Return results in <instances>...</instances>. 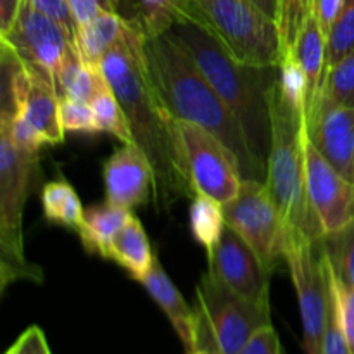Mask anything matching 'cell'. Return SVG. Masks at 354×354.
Listing matches in <instances>:
<instances>
[{
    "label": "cell",
    "mask_w": 354,
    "mask_h": 354,
    "mask_svg": "<svg viewBox=\"0 0 354 354\" xmlns=\"http://www.w3.org/2000/svg\"><path fill=\"white\" fill-rule=\"evenodd\" d=\"M322 254H324L325 275H327L328 283H330L332 287V292H334L335 301H337L342 328H344V334L346 339H348L351 354H354V287L346 283L342 279H339L337 273L332 268L330 261H328L327 254H325L324 248H322Z\"/></svg>",
    "instance_id": "32"
},
{
    "label": "cell",
    "mask_w": 354,
    "mask_h": 354,
    "mask_svg": "<svg viewBox=\"0 0 354 354\" xmlns=\"http://www.w3.org/2000/svg\"><path fill=\"white\" fill-rule=\"evenodd\" d=\"M131 216V209L109 201L86 207L83 213V225L78 232L83 248L92 254L107 259L111 242Z\"/></svg>",
    "instance_id": "21"
},
{
    "label": "cell",
    "mask_w": 354,
    "mask_h": 354,
    "mask_svg": "<svg viewBox=\"0 0 354 354\" xmlns=\"http://www.w3.org/2000/svg\"><path fill=\"white\" fill-rule=\"evenodd\" d=\"M90 106H92L93 114H95L100 133L113 135V137H116L123 144H135L130 123H128V118L124 114L123 106H121L120 99L116 97L114 90L107 83V80L97 90L95 97L92 99Z\"/></svg>",
    "instance_id": "27"
},
{
    "label": "cell",
    "mask_w": 354,
    "mask_h": 354,
    "mask_svg": "<svg viewBox=\"0 0 354 354\" xmlns=\"http://www.w3.org/2000/svg\"><path fill=\"white\" fill-rule=\"evenodd\" d=\"M138 282L142 283L149 296L158 303L162 313L168 317L171 322L173 328H175L176 335L180 341L185 346L187 354L199 351V317H197V310H192L189 306L175 283L165 272V268L159 263L158 256L154 258L151 270L142 277Z\"/></svg>",
    "instance_id": "16"
},
{
    "label": "cell",
    "mask_w": 354,
    "mask_h": 354,
    "mask_svg": "<svg viewBox=\"0 0 354 354\" xmlns=\"http://www.w3.org/2000/svg\"><path fill=\"white\" fill-rule=\"evenodd\" d=\"M189 354H203V353H201V349H199V351H194V353H189Z\"/></svg>",
    "instance_id": "42"
},
{
    "label": "cell",
    "mask_w": 354,
    "mask_h": 354,
    "mask_svg": "<svg viewBox=\"0 0 354 354\" xmlns=\"http://www.w3.org/2000/svg\"><path fill=\"white\" fill-rule=\"evenodd\" d=\"M6 354H52L44 330L37 325L26 328Z\"/></svg>",
    "instance_id": "38"
},
{
    "label": "cell",
    "mask_w": 354,
    "mask_h": 354,
    "mask_svg": "<svg viewBox=\"0 0 354 354\" xmlns=\"http://www.w3.org/2000/svg\"><path fill=\"white\" fill-rule=\"evenodd\" d=\"M59 118L64 131L71 133H100L92 106L73 99H59Z\"/></svg>",
    "instance_id": "33"
},
{
    "label": "cell",
    "mask_w": 354,
    "mask_h": 354,
    "mask_svg": "<svg viewBox=\"0 0 354 354\" xmlns=\"http://www.w3.org/2000/svg\"><path fill=\"white\" fill-rule=\"evenodd\" d=\"M106 201L118 206H144L154 196V169L138 145L123 144L102 168Z\"/></svg>",
    "instance_id": "14"
},
{
    "label": "cell",
    "mask_w": 354,
    "mask_h": 354,
    "mask_svg": "<svg viewBox=\"0 0 354 354\" xmlns=\"http://www.w3.org/2000/svg\"><path fill=\"white\" fill-rule=\"evenodd\" d=\"M332 107H354V52L332 68H327L313 109H332Z\"/></svg>",
    "instance_id": "25"
},
{
    "label": "cell",
    "mask_w": 354,
    "mask_h": 354,
    "mask_svg": "<svg viewBox=\"0 0 354 354\" xmlns=\"http://www.w3.org/2000/svg\"><path fill=\"white\" fill-rule=\"evenodd\" d=\"M0 44L12 48L30 75L54 85L55 71L75 45V37L24 0L9 30L0 33Z\"/></svg>",
    "instance_id": "10"
},
{
    "label": "cell",
    "mask_w": 354,
    "mask_h": 354,
    "mask_svg": "<svg viewBox=\"0 0 354 354\" xmlns=\"http://www.w3.org/2000/svg\"><path fill=\"white\" fill-rule=\"evenodd\" d=\"M133 28V23L120 12H102L76 30L75 45L83 61L100 68L107 54L121 44Z\"/></svg>",
    "instance_id": "17"
},
{
    "label": "cell",
    "mask_w": 354,
    "mask_h": 354,
    "mask_svg": "<svg viewBox=\"0 0 354 354\" xmlns=\"http://www.w3.org/2000/svg\"><path fill=\"white\" fill-rule=\"evenodd\" d=\"M201 353H203V354H213V353H207V351H203V349H201Z\"/></svg>",
    "instance_id": "43"
},
{
    "label": "cell",
    "mask_w": 354,
    "mask_h": 354,
    "mask_svg": "<svg viewBox=\"0 0 354 354\" xmlns=\"http://www.w3.org/2000/svg\"><path fill=\"white\" fill-rule=\"evenodd\" d=\"M21 113L45 145H55L64 140L66 131L59 118V97L54 85L47 80L30 75Z\"/></svg>",
    "instance_id": "18"
},
{
    "label": "cell",
    "mask_w": 354,
    "mask_h": 354,
    "mask_svg": "<svg viewBox=\"0 0 354 354\" xmlns=\"http://www.w3.org/2000/svg\"><path fill=\"white\" fill-rule=\"evenodd\" d=\"M342 3H344V0H311V16L315 17L325 37L337 19Z\"/></svg>",
    "instance_id": "39"
},
{
    "label": "cell",
    "mask_w": 354,
    "mask_h": 354,
    "mask_svg": "<svg viewBox=\"0 0 354 354\" xmlns=\"http://www.w3.org/2000/svg\"><path fill=\"white\" fill-rule=\"evenodd\" d=\"M199 349L213 354H239L263 327L272 325L270 304L244 299L209 272L197 283Z\"/></svg>",
    "instance_id": "7"
},
{
    "label": "cell",
    "mask_w": 354,
    "mask_h": 354,
    "mask_svg": "<svg viewBox=\"0 0 354 354\" xmlns=\"http://www.w3.org/2000/svg\"><path fill=\"white\" fill-rule=\"evenodd\" d=\"M270 118L272 142L266 159L265 183L282 216L286 237L297 235L320 241L325 237L324 228L306 189V116L280 97L275 83L270 90Z\"/></svg>",
    "instance_id": "4"
},
{
    "label": "cell",
    "mask_w": 354,
    "mask_h": 354,
    "mask_svg": "<svg viewBox=\"0 0 354 354\" xmlns=\"http://www.w3.org/2000/svg\"><path fill=\"white\" fill-rule=\"evenodd\" d=\"M28 2H30L37 10L44 12L45 16L52 17V19L57 21L59 24H62V26L76 38L78 24H76L68 0H28Z\"/></svg>",
    "instance_id": "36"
},
{
    "label": "cell",
    "mask_w": 354,
    "mask_h": 354,
    "mask_svg": "<svg viewBox=\"0 0 354 354\" xmlns=\"http://www.w3.org/2000/svg\"><path fill=\"white\" fill-rule=\"evenodd\" d=\"M192 0H124L123 14L145 40L162 37L178 21H189Z\"/></svg>",
    "instance_id": "19"
},
{
    "label": "cell",
    "mask_w": 354,
    "mask_h": 354,
    "mask_svg": "<svg viewBox=\"0 0 354 354\" xmlns=\"http://www.w3.org/2000/svg\"><path fill=\"white\" fill-rule=\"evenodd\" d=\"M149 76L176 121H187L220 138L237 158L244 178H266V166L251 152L244 130L192 59L168 37L144 41Z\"/></svg>",
    "instance_id": "2"
},
{
    "label": "cell",
    "mask_w": 354,
    "mask_h": 354,
    "mask_svg": "<svg viewBox=\"0 0 354 354\" xmlns=\"http://www.w3.org/2000/svg\"><path fill=\"white\" fill-rule=\"evenodd\" d=\"M24 0H0V33L7 31L19 14Z\"/></svg>",
    "instance_id": "40"
},
{
    "label": "cell",
    "mask_w": 354,
    "mask_h": 354,
    "mask_svg": "<svg viewBox=\"0 0 354 354\" xmlns=\"http://www.w3.org/2000/svg\"><path fill=\"white\" fill-rule=\"evenodd\" d=\"M169 38L192 59L244 130L251 152L266 166L272 142L270 90L279 66L259 68L235 59L213 35L192 21H178Z\"/></svg>",
    "instance_id": "3"
},
{
    "label": "cell",
    "mask_w": 354,
    "mask_h": 354,
    "mask_svg": "<svg viewBox=\"0 0 354 354\" xmlns=\"http://www.w3.org/2000/svg\"><path fill=\"white\" fill-rule=\"evenodd\" d=\"M306 137L346 180L354 183V107L317 109L306 118Z\"/></svg>",
    "instance_id": "15"
},
{
    "label": "cell",
    "mask_w": 354,
    "mask_h": 354,
    "mask_svg": "<svg viewBox=\"0 0 354 354\" xmlns=\"http://www.w3.org/2000/svg\"><path fill=\"white\" fill-rule=\"evenodd\" d=\"M37 154L24 151L6 128H0V287L10 283L44 280L40 266L24 254L23 213L30 194L31 171Z\"/></svg>",
    "instance_id": "5"
},
{
    "label": "cell",
    "mask_w": 354,
    "mask_h": 354,
    "mask_svg": "<svg viewBox=\"0 0 354 354\" xmlns=\"http://www.w3.org/2000/svg\"><path fill=\"white\" fill-rule=\"evenodd\" d=\"M156 254L152 252L151 242L138 218L131 216L123 228L113 239L107 252V259L127 270L133 280H140L151 270Z\"/></svg>",
    "instance_id": "22"
},
{
    "label": "cell",
    "mask_w": 354,
    "mask_h": 354,
    "mask_svg": "<svg viewBox=\"0 0 354 354\" xmlns=\"http://www.w3.org/2000/svg\"><path fill=\"white\" fill-rule=\"evenodd\" d=\"M104 82L106 78L100 68L86 64L76 45H73L55 71L54 88L59 99H73L90 104Z\"/></svg>",
    "instance_id": "23"
},
{
    "label": "cell",
    "mask_w": 354,
    "mask_h": 354,
    "mask_svg": "<svg viewBox=\"0 0 354 354\" xmlns=\"http://www.w3.org/2000/svg\"><path fill=\"white\" fill-rule=\"evenodd\" d=\"M306 189L325 235L335 234L354 220V183L346 180L310 140L304 142Z\"/></svg>",
    "instance_id": "13"
},
{
    "label": "cell",
    "mask_w": 354,
    "mask_h": 354,
    "mask_svg": "<svg viewBox=\"0 0 354 354\" xmlns=\"http://www.w3.org/2000/svg\"><path fill=\"white\" fill-rule=\"evenodd\" d=\"M189 216L194 239L206 249V252L211 251L218 244L227 227L223 206L213 197L196 192L190 204Z\"/></svg>",
    "instance_id": "26"
},
{
    "label": "cell",
    "mask_w": 354,
    "mask_h": 354,
    "mask_svg": "<svg viewBox=\"0 0 354 354\" xmlns=\"http://www.w3.org/2000/svg\"><path fill=\"white\" fill-rule=\"evenodd\" d=\"M227 227L237 232L270 273L283 259L286 227L263 180L244 178L237 197L223 206Z\"/></svg>",
    "instance_id": "9"
},
{
    "label": "cell",
    "mask_w": 354,
    "mask_h": 354,
    "mask_svg": "<svg viewBox=\"0 0 354 354\" xmlns=\"http://www.w3.org/2000/svg\"><path fill=\"white\" fill-rule=\"evenodd\" d=\"M78 26L102 12H120V0H68Z\"/></svg>",
    "instance_id": "35"
},
{
    "label": "cell",
    "mask_w": 354,
    "mask_h": 354,
    "mask_svg": "<svg viewBox=\"0 0 354 354\" xmlns=\"http://www.w3.org/2000/svg\"><path fill=\"white\" fill-rule=\"evenodd\" d=\"M311 16V0H279L277 28H279L282 59L290 54L297 37Z\"/></svg>",
    "instance_id": "29"
},
{
    "label": "cell",
    "mask_w": 354,
    "mask_h": 354,
    "mask_svg": "<svg viewBox=\"0 0 354 354\" xmlns=\"http://www.w3.org/2000/svg\"><path fill=\"white\" fill-rule=\"evenodd\" d=\"M320 241L289 235L283 244V261L289 266L299 303L304 354H322L324 351V334L328 315V283Z\"/></svg>",
    "instance_id": "8"
},
{
    "label": "cell",
    "mask_w": 354,
    "mask_h": 354,
    "mask_svg": "<svg viewBox=\"0 0 354 354\" xmlns=\"http://www.w3.org/2000/svg\"><path fill=\"white\" fill-rule=\"evenodd\" d=\"M322 248L339 279L354 287V220L342 230L325 235Z\"/></svg>",
    "instance_id": "28"
},
{
    "label": "cell",
    "mask_w": 354,
    "mask_h": 354,
    "mask_svg": "<svg viewBox=\"0 0 354 354\" xmlns=\"http://www.w3.org/2000/svg\"><path fill=\"white\" fill-rule=\"evenodd\" d=\"M207 272L221 283L252 303L270 304V277L254 249L230 227L211 251H207Z\"/></svg>",
    "instance_id": "12"
},
{
    "label": "cell",
    "mask_w": 354,
    "mask_h": 354,
    "mask_svg": "<svg viewBox=\"0 0 354 354\" xmlns=\"http://www.w3.org/2000/svg\"><path fill=\"white\" fill-rule=\"evenodd\" d=\"M258 6L261 12H265L270 19L277 23V14H279V0H252Z\"/></svg>",
    "instance_id": "41"
},
{
    "label": "cell",
    "mask_w": 354,
    "mask_h": 354,
    "mask_svg": "<svg viewBox=\"0 0 354 354\" xmlns=\"http://www.w3.org/2000/svg\"><path fill=\"white\" fill-rule=\"evenodd\" d=\"M354 52V0H344L337 19L327 35V68Z\"/></svg>",
    "instance_id": "30"
},
{
    "label": "cell",
    "mask_w": 354,
    "mask_h": 354,
    "mask_svg": "<svg viewBox=\"0 0 354 354\" xmlns=\"http://www.w3.org/2000/svg\"><path fill=\"white\" fill-rule=\"evenodd\" d=\"M41 206L48 223L61 225L78 234L83 225L82 201L71 183L66 180H54L41 189Z\"/></svg>",
    "instance_id": "24"
},
{
    "label": "cell",
    "mask_w": 354,
    "mask_h": 354,
    "mask_svg": "<svg viewBox=\"0 0 354 354\" xmlns=\"http://www.w3.org/2000/svg\"><path fill=\"white\" fill-rule=\"evenodd\" d=\"M178 131L194 190L213 197L221 206L234 201L244 180L234 152L194 123L178 121Z\"/></svg>",
    "instance_id": "11"
},
{
    "label": "cell",
    "mask_w": 354,
    "mask_h": 354,
    "mask_svg": "<svg viewBox=\"0 0 354 354\" xmlns=\"http://www.w3.org/2000/svg\"><path fill=\"white\" fill-rule=\"evenodd\" d=\"M322 354H351L348 339H346V334H344V328H342L337 301H335L334 292H332L330 283H328V315H327V325H325L324 351H322Z\"/></svg>",
    "instance_id": "34"
},
{
    "label": "cell",
    "mask_w": 354,
    "mask_h": 354,
    "mask_svg": "<svg viewBox=\"0 0 354 354\" xmlns=\"http://www.w3.org/2000/svg\"><path fill=\"white\" fill-rule=\"evenodd\" d=\"M290 54L297 59L306 76V118L313 109L327 71V37L313 16L304 24Z\"/></svg>",
    "instance_id": "20"
},
{
    "label": "cell",
    "mask_w": 354,
    "mask_h": 354,
    "mask_svg": "<svg viewBox=\"0 0 354 354\" xmlns=\"http://www.w3.org/2000/svg\"><path fill=\"white\" fill-rule=\"evenodd\" d=\"M275 85L280 97L306 116V76L292 54H287L280 61Z\"/></svg>",
    "instance_id": "31"
},
{
    "label": "cell",
    "mask_w": 354,
    "mask_h": 354,
    "mask_svg": "<svg viewBox=\"0 0 354 354\" xmlns=\"http://www.w3.org/2000/svg\"><path fill=\"white\" fill-rule=\"evenodd\" d=\"M144 41L145 37L133 24L128 37L100 62V71L123 106L135 145L154 169V203L168 207L196 190L183 158L178 121L166 109L149 76Z\"/></svg>",
    "instance_id": "1"
},
{
    "label": "cell",
    "mask_w": 354,
    "mask_h": 354,
    "mask_svg": "<svg viewBox=\"0 0 354 354\" xmlns=\"http://www.w3.org/2000/svg\"><path fill=\"white\" fill-rule=\"evenodd\" d=\"M239 354H286L273 325L263 327L245 342Z\"/></svg>",
    "instance_id": "37"
},
{
    "label": "cell",
    "mask_w": 354,
    "mask_h": 354,
    "mask_svg": "<svg viewBox=\"0 0 354 354\" xmlns=\"http://www.w3.org/2000/svg\"><path fill=\"white\" fill-rule=\"evenodd\" d=\"M189 21L209 31L241 62L270 68L282 61L277 23L252 0H192Z\"/></svg>",
    "instance_id": "6"
}]
</instances>
